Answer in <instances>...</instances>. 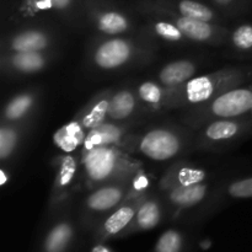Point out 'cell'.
I'll return each mask as SVG.
<instances>
[{"instance_id":"6da1fadb","label":"cell","mask_w":252,"mask_h":252,"mask_svg":"<svg viewBox=\"0 0 252 252\" xmlns=\"http://www.w3.org/2000/svg\"><path fill=\"white\" fill-rule=\"evenodd\" d=\"M158 44L144 34L103 36L98 34L91 41L88 61L100 71H120L143 65L157 54Z\"/></svg>"},{"instance_id":"7a4b0ae2","label":"cell","mask_w":252,"mask_h":252,"mask_svg":"<svg viewBox=\"0 0 252 252\" xmlns=\"http://www.w3.org/2000/svg\"><path fill=\"white\" fill-rule=\"evenodd\" d=\"M252 83V64L228 65L211 73L194 76L185 85L170 90L165 112L185 110L207 102L220 94Z\"/></svg>"},{"instance_id":"3957f363","label":"cell","mask_w":252,"mask_h":252,"mask_svg":"<svg viewBox=\"0 0 252 252\" xmlns=\"http://www.w3.org/2000/svg\"><path fill=\"white\" fill-rule=\"evenodd\" d=\"M194 132L181 125L160 123L130 133L125 149L153 162H169L179 159L193 147Z\"/></svg>"},{"instance_id":"277c9868","label":"cell","mask_w":252,"mask_h":252,"mask_svg":"<svg viewBox=\"0 0 252 252\" xmlns=\"http://www.w3.org/2000/svg\"><path fill=\"white\" fill-rule=\"evenodd\" d=\"M211 191L209 175L202 167L184 161L174 162L158 185V193L176 212L203 203Z\"/></svg>"},{"instance_id":"5b68a950","label":"cell","mask_w":252,"mask_h":252,"mask_svg":"<svg viewBox=\"0 0 252 252\" xmlns=\"http://www.w3.org/2000/svg\"><path fill=\"white\" fill-rule=\"evenodd\" d=\"M80 162L81 175L89 189L144 174L142 162L122 147H98L80 152Z\"/></svg>"},{"instance_id":"8992f818","label":"cell","mask_w":252,"mask_h":252,"mask_svg":"<svg viewBox=\"0 0 252 252\" xmlns=\"http://www.w3.org/2000/svg\"><path fill=\"white\" fill-rule=\"evenodd\" d=\"M252 108V83L244 84L220 94L217 97L181 111L180 121L192 132L207 123L224 118L250 115Z\"/></svg>"},{"instance_id":"52a82bcc","label":"cell","mask_w":252,"mask_h":252,"mask_svg":"<svg viewBox=\"0 0 252 252\" xmlns=\"http://www.w3.org/2000/svg\"><path fill=\"white\" fill-rule=\"evenodd\" d=\"M252 134L250 115L207 123L194 132L193 147L204 152H219L238 144Z\"/></svg>"},{"instance_id":"ba28073f","label":"cell","mask_w":252,"mask_h":252,"mask_svg":"<svg viewBox=\"0 0 252 252\" xmlns=\"http://www.w3.org/2000/svg\"><path fill=\"white\" fill-rule=\"evenodd\" d=\"M83 7L86 22L98 34L125 36L137 32L133 17L113 0H83Z\"/></svg>"},{"instance_id":"9c48e42d","label":"cell","mask_w":252,"mask_h":252,"mask_svg":"<svg viewBox=\"0 0 252 252\" xmlns=\"http://www.w3.org/2000/svg\"><path fill=\"white\" fill-rule=\"evenodd\" d=\"M137 4L154 10V11L162 15L165 19L171 21L184 33V36L189 39V43L208 44V46L217 47L225 46L226 42H228L230 30L224 26L223 24L181 16V15L175 14L170 10L158 6V5L153 4L148 0H138Z\"/></svg>"},{"instance_id":"30bf717a","label":"cell","mask_w":252,"mask_h":252,"mask_svg":"<svg viewBox=\"0 0 252 252\" xmlns=\"http://www.w3.org/2000/svg\"><path fill=\"white\" fill-rule=\"evenodd\" d=\"M145 174L135 179L117 180L106 182L90 189L84 199V213L88 217H103V219L117 208L135 189Z\"/></svg>"},{"instance_id":"8fae6325","label":"cell","mask_w":252,"mask_h":252,"mask_svg":"<svg viewBox=\"0 0 252 252\" xmlns=\"http://www.w3.org/2000/svg\"><path fill=\"white\" fill-rule=\"evenodd\" d=\"M57 44L58 37L49 27L39 24H25L2 36L1 53L54 52Z\"/></svg>"},{"instance_id":"7c38bea8","label":"cell","mask_w":252,"mask_h":252,"mask_svg":"<svg viewBox=\"0 0 252 252\" xmlns=\"http://www.w3.org/2000/svg\"><path fill=\"white\" fill-rule=\"evenodd\" d=\"M54 52H11L0 54L2 75L29 76L38 74L49 66Z\"/></svg>"},{"instance_id":"4fadbf2b","label":"cell","mask_w":252,"mask_h":252,"mask_svg":"<svg viewBox=\"0 0 252 252\" xmlns=\"http://www.w3.org/2000/svg\"><path fill=\"white\" fill-rule=\"evenodd\" d=\"M80 155H63L59 157L56 165V176L49 196V207L58 208L65 203L71 196V189L75 185L80 170Z\"/></svg>"},{"instance_id":"5bb4252c","label":"cell","mask_w":252,"mask_h":252,"mask_svg":"<svg viewBox=\"0 0 252 252\" xmlns=\"http://www.w3.org/2000/svg\"><path fill=\"white\" fill-rule=\"evenodd\" d=\"M135 9L144 16L145 25L139 32L152 39L153 42L159 46L160 43L165 44H187L189 43V39L184 36L181 31L169 21L165 19L162 15L149 7L142 6V5L135 4Z\"/></svg>"},{"instance_id":"9a60e30c","label":"cell","mask_w":252,"mask_h":252,"mask_svg":"<svg viewBox=\"0 0 252 252\" xmlns=\"http://www.w3.org/2000/svg\"><path fill=\"white\" fill-rule=\"evenodd\" d=\"M147 115L143 108L134 86L113 89L108 106V121L117 123H137L138 118Z\"/></svg>"},{"instance_id":"2e32d148","label":"cell","mask_w":252,"mask_h":252,"mask_svg":"<svg viewBox=\"0 0 252 252\" xmlns=\"http://www.w3.org/2000/svg\"><path fill=\"white\" fill-rule=\"evenodd\" d=\"M133 127L134 123H117L107 121L85 135L81 152L98 147L125 148L130 133L133 132Z\"/></svg>"},{"instance_id":"e0dca14e","label":"cell","mask_w":252,"mask_h":252,"mask_svg":"<svg viewBox=\"0 0 252 252\" xmlns=\"http://www.w3.org/2000/svg\"><path fill=\"white\" fill-rule=\"evenodd\" d=\"M39 103L38 89L20 91L7 100L1 112L2 123H29Z\"/></svg>"},{"instance_id":"ac0fdd59","label":"cell","mask_w":252,"mask_h":252,"mask_svg":"<svg viewBox=\"0 0 252 252\" xmlns=\"http://www.w3.org/2000/svg\"><path fill=\"white\" fill-rule=\"evenodd\" d=\"M148 1L185 17L217 22V24H223L225 20V17L217 11L209 2H204L202 0H148Z\"/></svg>"},{"instance_id":"d6986e66","label":"cell","mask_w":252,"mask_h":252,"mask_svg":"<svg viewBox=\"0 0 252 252\" xmlns=\"http://www.w3.org/2000/svg\"><path fill=\"white\" fill-rule=\"evenodd\" d=\"M112 93L113 89H105L97 93L74 117V122L86 134L108 121V106Z\"/></svg>"},{"instance_id":"ffe728a7","label":"cell","mask_w":252,"mask_h":252,"mask_svg":"<svg viewBox=\"0 0 252 252\" xmlns=\"http://www.w3.org/2000/svg\"><path fill=\"white\" fill-rule=\"evenodd\" d=\"M201 64L193 58H180L164 64L157 73V79L164 88L169 90L180 88L187 81L197 76Z\"/></svg>"},{"instance_id":"44dd1931","label":"cell","mask_w":252,"mask_h":252,"mask_svg":"<svg viewBox=\"0 0 252 252\" xmlns=\"http://www.w3.org/2000/svg\"><path fill=\"white\" fill-rule=\"evenodd\" d=\"M29 123H2L0 122V161L9 166L19 153L25 135L29 130Z\"/></svg>"},{"instance_id":"7402d4cb","label":"cell","mask_w":252,"mask_h":252,"mask_svg":"<svg viewBox=\"0 0 252 252\" xmlns=\"http://www.w3.org/2000/svg\"><path fill=\"white\" fill-rule=\"evenodd\" d=\"M134 90L148 115L165 112L170 90L164 88L157 79L139 81L134 85Z\"/></svg>"},{"instance_id":"603a6c76","label":"cell","mask_w":252,"mask_h":252,"mask_svg":"<svg viewBox=\"0 0 252 252\" xmlns=\"http://www.w3.org/2000/svg\"><path fill=\"white\" fill-rule=\"evenodd\" d=\"M164 201L159 193H148L138 208L137 214L129 225L138 230H150L160 223Z\"/></svg>"},{"instance_id":"cb8c5ba5","label":"cell","mask_w":252,"mask_h":252,"mask_svg":"<svg viewBox=\"0 0 252 252\" xmlns=\"http://www.w3.org/2000/svg\"><path fill=\"white\" fill-rule=\"evenodd\" d=\"M225 46L235 58L252 61V22H243L230 30Z\"/></svg>"},{"instance_id":"d4e9b609","label":"cell","mask_w":252,"mask_h":252,"mask_svg":"<svg viewBox=\"0 0 252 252\" xmlns=\"http://www.w3.org/2000/svg\"><path fill=\"white\" fill-rule=\"evenodd\" d=\"M49 9L73 27H83L86 19L83 0H47Z\"/></svg>"},{"instance_id":"484cf974","label":"cell","mask_w":252,"mask_h":252,"mask_svg":"<svg viewBox=\"0 0 252 252\" xmlns=\"http://www.w3.org/2000/svg\"><path fill=\"white\" fill-rule=\"evenodd\" d=\"M73 236V226L69 220H61L49 230L44 243L46 252H63Z\"/></svg>"},{"instance_id":"4316f807","label":"cell","mask_w":252,"mask_h":252,"mask_svg":"<svg viewBox=\"0 0 252 252\" xmlns=\"http://www.w3.org/2000/svg\"><path fill=\"white\" fill-rule=\"evenodd\" d=\"M224 17H235L251 9L252 0H207Z\"/></svg>"},{"instance_id":"83f0119b","label":"cell","mask_w":252,"mask_h":252,"mask_svg":"<svg viewBox=\"0 0 252 252\" xmlns=\"http://www.w3.org/2000/svg\"><path fill=\"white\" fill-rule=\"evenodd\" d=\"M225 196L231 199L252 198V176L241 177L229 182L225 189Z\"/></svg>"},{"instance_id":"f1b7e54d","label":"cell","mask_w":252,"mask_h":252,"mask_svg":"<svg viewBox=\"0 0 252 252\" xmlns=\"http://www.w3.org/2000/svg\"><path fill=\"white\" fill-rule=\"evenodd\" d=\"M182 246V236L176 230H167L160 236L157 243V252H180Z\"/></svg>"},{"instance_id":"f546056e","label":"cell","mask_w":252,"mask_h":252,"mask_svg":"<svg viewBox=\"0 0 252 252\" xmlns=\"http://www.w3.org/2000/svg\"><path fill=\"white\" fill-rule=\"evenodd\" d=\"M93 252H111L108 250L107 248H105V246H96L95 249H94Z\"/></svg>"}]
</instances>
